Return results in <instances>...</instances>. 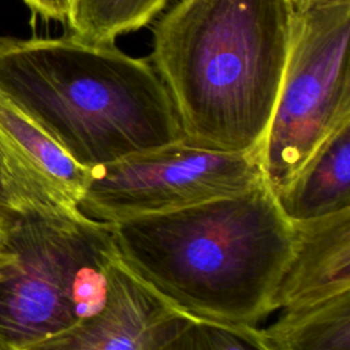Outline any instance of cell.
<instances>
[{
  "label": "cell",
  "instance_id": "6da1fadb",
  "mask_svg": "<svg viewBox=\"0 0 350 350\" xmlns=\"http://www.w3.org/2000/svg\"><path fill=\"white\" fill-rule=\"evenodd\" d=\"M119 260L194 320L258 327L293 247L291 221L260 185L112 226Z\"/></svg>",
  "mask_w": 350,
  "mask_h": 350
},
{
  "label": "cell",
  "instance_id": "7a4b0ae2",
  "mask_svg": "<svg viewBox=\"0 0 350 350\" xmlns=\"http://www.w3.org/2000/svg\"><path fill=\"white\" fill-rule=\"evenodd\" d=\"M287 0H176L153 26L150 63L172 100L183 141L258 148L288 60Z\"/></svg>",
  "mask_w": 350,
  "mask_h": 350
},
{
  "label": "cell",
  "instance_id": "3957f363",
  "mask_svg": "<svg viewBox=\"0 0 350 350\" xmlns=\"http://www.w3.org/2000/svg\"><path fill=\"white\" fill-rule=\"evenodd\" d=\"M0 92L88 170L183 139L149 57L113 42L0 37Z\"/></svg>",
  "mask_w": 350,
  "mask_h": 350
},
{
  "label": "cell",
  "instance_id": "277c9868",
  "mask_svg": "<svg viewBox=\"0 0 350 350\" xmlns=\"http://www.w3.org/2000/svg\"><path fill=\"white\" fill-rule=\"evenodd\" d=\"M115 257L112 226L67 212L11 216L0 256V350L38 342L96 312Z\"/></svg>",
  "mask_w": 350,
  "mask_h": 350
},
{
  "label": "cell",
  "instance_id": "5b68a950",
  "mask_svg": "<svg viewBox=\"0 0 350 350\" xmlns=\"http://www.w3.org/2000/svg\"><path fill=\"white\" fill-rule=\"evenodd\" d=\"M349 38L350 4L293 14L284 78L260 144L264 182L275 196L350 122Z\"/></svg>",
  "mask_w": 350,
  "mask_h": 350
},
{
  "label": "cell",
  "instance_id": "8992f818",
  "mask_svg": "<svg viewBox=\"0 0 350 350\" xmlns=\"http://www.w3.org/2000/svg\"><path fill=\"white\" fill-rule=\"evenodd\" d=\"M261 182L260 146L223 152L182 139L89 168L77 211L113 226L234 196Z\"/></svg>",
  "mask_w": 350,
  "mask_h": 350
},
{
  "label": "cell",
  "instance_id": "52a82bcc",
  "mask_svg": "<svg viewBox=\"0 0 350 350\" xmlns=\"http://www.w3.org/2000/svg\"><path fill=\"white\" fill-rule=\"evenodd\" d=\"M190 320L116 254L108 269L105 298L96 312L16 350H159Z\"/></svg>",
  "mask_w": 350,
  "mask_h": 350
},
{
  "label": "cell",
  "instance_id": "ba28073f",
  "mask_svg": "<svg viewBox=\"0 0 350 350\" xmlns=\"http://www.w3.org/2000/svg\"><path fill=\"white\" fill-rule=\"evenodd\" d=\"M293 247L273 290L269 314L350 290V208L291 221Z\"/></svg>",
  "mask_w": 350,
  "mask_h": 350
},
{
  "label": "cell",
  "instance_id": "9c48e42d",
  "mask_svg": "<svg viewBox=\"0 0 350 350\" xmlns=\"http://www.w3.org/2000/svg\"><path fill=\"white\" fill-rule=\"evenodd\" d=\"M0 141L57 205L78 213L77 202L86 183L88 168L75 163L38 123L1 92Z\"/></svg>",
  "mask_w": 350,
  "mask_h": 350
},
{
  "label": "cell",
  "instance_id": "30bf717a",
  "mask_svg": "<svg viewBox=\"0 0 350 350\" xmlns=\"http://www.w3.org/2000/svg\"><path fill=\"white\" fill-rule=\"evenodd\" d=\"M290 221L350 208V122L335 130L276 196Z\"/></svg>",
  "mask_w": 350,
  "mask_h": 350
},
{
  "label": "cell",
  "instance_id": "8fae6325",
  "mask_svg": "<svg viewBox=\"0 0 350 350\" xmlns=\"http://www.w3.org/2000/svg\"><path fill=\"white\" fill-rule=\"evenodd\" d=\"M254 329L267 350H350V290L280 309Z\"/></svg>",
  "mask_w": 350,
  "mask_h": 350
},
{
  "label": "cell",
  "instance_id": "7c38bea8",
  "mask_svg": "<svg viewBox=\"0 0 350 350\" xmlns=\"http://www.w3.org/2000/svg\"><path fill=\"white\" fill-rule=\"evenodd\" d=\"M170 0H74L66 21L70 34L90 42H113L148 26Z\"/></svg>",
  "mask_w": 350,
  "mask_h": 350
},
{
  "label": "cell",
  "instance_id": "4fadbf2b",
  "mask_svg": "<svg viewBox=\"0 0 350 350\" xmlns=\"http://www.w3.org/2000/svg\"><path fill=\"white\" fill-rule=\"evenodd\" d=\"M34 211L74 213L57 205L0 141V215L11 217Z\"/></svg>",
  "mask_w": 350,
  "mask_h": 350
},
{
  "label": "cell",
  "instance_id": "5bb4252c",
  "mask_svg": "<svg viewBox=\"0 0 350 350\" xmlns=\"http://www.w3.org/2000/svg\"><path fill=\"white\" fill-rule=\"evenodd\" d=\"M159 350H267L256 329L191 319Z\"/></svg>",
  "mask_w": 350,
  "mask_h": 350
},
{
  "label": "cell",
  "instance_id": "9a60e30c",
  "mask_svg": "<svg viewBox=\"0 0 350 350\" xmlns=\"http://www.w3.org/2000/svg\"><path fill=\"white\" fill-rule=\"evenodd\" d=\"M29 10L45 19L66 23L74 0H22Z\"/></svg>",
  "mask_w": 350,
  "mask_h": 350
},
{
  "label": "cell",
  "instance_id": "2e32d148",
  "mask_svg": "<svg viewBox=\"0 0 350 350\" xmlns=\"http://www.w3.org/2000/svg\"><path fill=\"white\" fill-rule=\"evenodd\" d=\"M287 3L291 8V12L294 15H299L313 10L350 4V0H287Z\"/></svg>",
  "mask_w": 350,
  "mask_h": 350
},
{
  "label": "cell",
  "instance_id": "e0dca14e",
  "mask_svg": "<svg viewBox=\"0 0 350 350\" xmlns=\"http://www.w3.org/2000/svg\"><path fill=\"white\" fill-rule=\"evenodd\" d=\"M3 246H4V245H0V256H1V252H3Z\"/></svg>",
  "mask_w": 350,
  "mask_h": 350
}]
</instances>
